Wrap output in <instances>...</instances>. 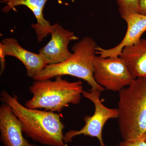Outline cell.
I'll return each mask as SVG.
<instances>
[{"label": "cell", "instance_id": "obj_1", "mask_svg": "<svg viewBox=\"0 0 146 146\" xmlns=\"http://www.w3.org/2000/svg\"><path fill=\"white\" fill-rule=\"evenodd\" d=\"M1 100L11 107L27 137L46 145L68 146L64 141L65 125L60 114L28 108L19 102L17 96H11L5 90L1 92Z\"/></svg>", "mask_w": 146, "mask_h": 146}, {"label": "cell", "instance_id": "obj_2", "mask_svg": "<svg viewBox=\"0 0 146 146\" xmlns=\"http://www.w3.org/2000/svg\"><path fill=\"white\" fill-rule=\"evenodd\" d=\"M118 123L123 140L146 142V77L119 91Z\"/></svg>", "mask_w": 146, "mask_h": 146}, {"label": "cell", "instance_id": "obj_3", "mask_svg": "<svg viewBox=\"0 0 146 146\" xmlns=\"http://www.w3.org/2000/svg\"><path fill=\"white\" fill-rule=\"evenodd\" d=\"M34 81L29 87L32 98L25 103L28 108L60 112L70 104L80 103L84 90L81 81L69 82L61 76L56 77L54 81L50 79Z\"/></svg>", "mask_w": 146, "mask_h": 146}, {"label": "cell", "instance_id": "obj_4", "mask_svg": "<svg viewBox=\"0 0 146 146\" xmlns=\"http://www.w3.org/2000/svg\"><path fill=\"white\" fill-rule=\"evenodd\" d=\"M96 43L90 36L82 38L72 47V55L62 63L48 65L34 79V80L50 79L57 76L70 75L82 79L91 86V90L104 91L94 77V58Z\"/></svg>", "mask_w": 146, "mask_h": 146}, {"label": "cell", "instance_id": "obj_5", "mask_svg": "<svg viewBox=\"0 0 146 146\" xmlns=\"http://www.w3.org/2000/svg\"><path fill=\"white\" fill-rule=\"evenodd\" d=\"M101 93L98 90L84 91L82 96L91 100L95 106V112L92 116H86L84 118L85 125L79 130L69 131L64 135L65 143L72 142L73 138L78 135H84L96 138L98 140L100 146H106L102 138L104 127L108 120L118 117L117 109L110 108L106 106L100 100Z\"/></svg>", "mask_w": 146, "mask_h": 146}, {"label": "cell", "instance_id": "obj_6", "mask_svg": "<svg viewBox=\"0 0 146 146\" xmlns=\"http://www.w3.org/2000/svg\"><path fill=\"white\" fill-rule=\"evenodd\" d=\"M94 65V79L106 90L119 92L134 80L119 56L104 58L96 56Z\"/></svg>", "mask_w": 146, "mask_h": 146}, {"label": "cell", "instance_id": "obj_7", "mask_svg": "<svg viewBox=\"0 0 146 146\" xmlns=\"http://www.w3.org/2000/svg\"><path fill=\"white\" fill-rule=\"evenodd\" d=\"M13 56L25 65L27 75L34 79L48 65L40 54L29 51L23 48L15 38H6L0 43L1 74L5 68V57Z\"/></svg>", "mask_w": 146, "mask_h": 146}, {"label": "cell", "instance_id": "obj_8", "mask_svg": "<svg viewBox=\"0 0 146 146\" xmlns=\"http://www.w3.org/2000/svg\"><path fill=\"white\" fill-rule=\"evenodd\" d=\"M50 34L49 42L39 51L48 65L62 63L70 58L73 53L68 50V45L71 41L78 39V37L73 32L57 23L53 25Z\"/></svg>", "mask_w": 146, "mask_h": 146}, {"label": "cell", "instance_id": "obj_9", "mask_svg": "<svg viewBox=\"0 0 146 146\" xmlns=\"http://www.w3.org/2000/svg\"><path fill=\"white\" fill-rule=\"evenodd\" d=\"M0 131L1 141L5 146H36L24 138L21 121L5 103L0 107Z\"/></svg>", "mask_w": 146, "mask_h": 146}, {"label": "cell", "instance_id": "obj_10", "mask_svg": "<svg viewBox=\"0 0 146 146\" xmlns=\"http://www.w3.org/2000/svg\"><path fill=\"white\" fill-rule=\"evenodd\" d=\"M127 24V30L121 42L111 48H96V53L102 57H117L124 48L133 44L141 40L146 31V16L139 13H132L122 17Z\"/></svg>", "mask_w": 146, "mask_h": 146}, {"label": "cell", "instance_id": "obj_11", "mask_svg": "<svg viewBox=\"0 0 146 146\" xmlns=\"http://www.w3.org/2000/svg\"><path fill=\"white\" fill-rule=\"evenodd\" d=\"M49 0H0L1 3L6 4L2 9L3 13H8L10 11L15 10L18 6L23 5L31 11L35 18L36 23L32 24L31 27L37 35V40L42 42L48 35L50 34L53 25L45 19L43 11L47 2Z\"/></svg>", "mask_w": 146, "mask_h": 146}, {"label": "cell", "instance_id": "obj_12", "mask_svg": "<svg viewBox=\"0 0 146 146\" xmlns=\"http://www.w3.org/2000/svg\"><path fill=\"white\" fill-rule=\"evenodd\" d=\"M119 56L134 79L146 77V39L125 47Z\"/></svg>", "mask_w": 146, "mask_h": 146}, {"label": "cell", "instance_id": "obj_13", "mask_svg": "<svg viewBox=\"0 0 146 146\" xmlns=\"http://www.w3.org/2000/svg\"><path fill=\"white\" fill-rule=\"evenodd\" d=\"M121 17L139 13L140 0H116Z\"/></svg>", "mask_w": 146, "mask_h": 146}, {"label": "cell", "instance_id": "obj_14", "mask_svg": "<svg viewBox=\"0 0 146 146\" xmlns=\"http://www.w3.org/2000/svg\"><path fill=\"white\" fill-rule=\"evenodd\" d=\"M114 146H146V142L144 141H131L123 140Z\"/></svg>", "mask_w": 146, "mask_h": 146}, {"label": "cell", "instance_id": "obj_15", "mask_svg": "<svg viewBox=\"0 0 146 146\" xmlns=\"http://www.w3.org/2000/svg\"><path fill=\"white\" fill-rule=\"evenodd\" d=\"M139 13L146 16V0H140Z\"/></svg>", "mask_w": 146, "mask_h": 146}]
</instances>
